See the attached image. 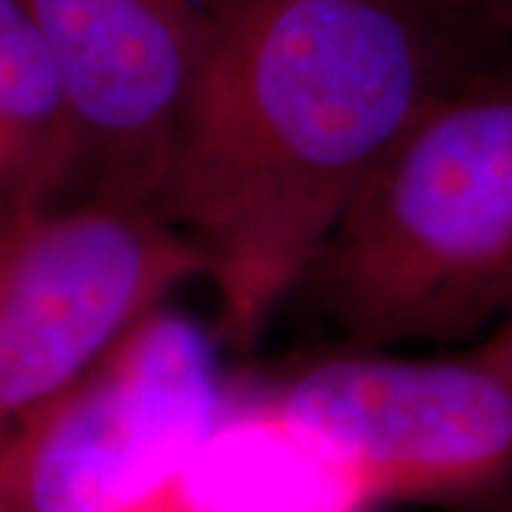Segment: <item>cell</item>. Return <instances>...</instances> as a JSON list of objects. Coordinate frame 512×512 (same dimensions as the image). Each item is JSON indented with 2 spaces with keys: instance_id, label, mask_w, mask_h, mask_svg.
Returning a JSON list of instances; mask_svg holds the SVG:
<instances>
[{
  "instance_id": "6da1fadb",
  "label": "cell",
  "mask_w": 512,
  "mask_h": 512,
  "mask_svg": "<svg viewBox=\"0 0 512 512\" xmlns=\"http://www.w3.org/2000/svg\"><path fill=\"white\" fill-rule=\"evenodd\" d=\"M510 37L458 0H208L154 211L191 239L245 350L407 128Z\"/></svg>"
},
{
  "instance_id": "7a4b0ae2",
  "label": "cell",
  "mask_w": 512,
  "mask_h": 512,
  "mask_svg": "<svg viewBox=\"0 0 512 512\" xmlns=\"http://www.w3.org/2000/svg\"><path fill=\"white\" fill-rule=\"evenodd\" d=\"M296 293L353 350L450 342L512 311V43L404 131Z\"/></svg>"
},
{
  "instance_id": "3957f363",
  "label": "cell",
  "mask_w": 512,
  "mask_h": 512,
  "mask_svg": "<svg viewBox=\"0 0 512 512\" xmlns=\"http://www.w3.org/2000/svg\"><path fill=\"white\" fill-rule=\"evenodd\" d=\"M214 330L157 308L0 430V512H185L234 410Z\"/></svg>"
},
{
  "instance_id": "277c9868",
  "label": "cell",
  "mask_w": 512,
  "mask_h": 512,
  "mask_svg": "<svg viewBox=\"0 0 512 512\" xmlns=\"http://www.w3.org/2000/svg\"><path fill=\"white\" fill-rule=\"evenodd\" d=\"M362 507L498 512L512 495V376L487 345L450 359L348 348L239 402Z\"/></svg>"
},
{
  "instance_id": "5b68a950",
  "label": "cell",
  "mask_w": 512,
  "mask_h": 512,
  "mask_svg": "<svg viewBox=\"0 0 512 512\" xmlns=\"http://www.w3.org/2000/svg\"><path fill=\"white\" fill-rule=\"evenodd\" d=\"M205 276L200 248L146 205L0 208V430Z\"/></svg>"
},
{
  "instance_id": "8992f818",
  "label": "cell",
  "mask_w": 512,
  "mask_h": 512,
  "mask_svg": "<svg viewBox=\"0 0 512 512\" xmlns=\"http://www.w3.org/2000/svg\"><path fill=\"white\" fill-rule=\"evenodd\" d=\"M83 151V194L154 208L208 0H26Z\"/></svg>"
},
{
  "instance_id": "52a82bcc",
  "label": "cell",
  "mask_w": 512,
  "mask_h": 512,
  "mask_svg": "<svg viewBox=\"0 0 512 512\" xmlns=\"http://www.w3.org/2000/svg\"><path fill=\"white\" fill-rule=\"evenodd\" d=\"M83 194V151L26 0H0V208Z\"/></svg>"
},
{
  "instance_id": "ba28073f",
  "label": "cell",
  "mask_w": 512,
  "mask_h": 512,
  "mask_svg": "<svg viewBox=\"0 0 512 512\" xmlns=\"http://www.w3.org/2000/svg\"><path fill=\"white\" fill-rule=\"evenodd\" d=\"M467 9H473L484 23H490L495 32L512 40V0H458Z\"/></svg>"
},
{
  "instance_id": "9c48e42d",
  "label": "cell",
  "mask_w": 512,
  "mask_h": 512,
  "mask_svg": "<svg viewBox=\"0 0 512 512\" xmlns=\"http://www.w3.org/2000/svg\"><path fill=\"white\" fill-rule=\"evenodd\" d=\"M487 348L493 350L495 356L501 359V365L510 370L512 376V311L504 316V322H501V328L495 330L493 336L484 342Z\"/></svg>"
},
{
  "instance_id": "30bf717a",
  "label": "cell",
  "mask_w": 512,
  "mask_h": 512,
  "mask_svg": "<svg viewBox=\"0 0 512 512\" xmlns=\"http://www.w3.org/2000/svg\"><path fill=\"white\" fill-rule=\"evenodd\" d=\"M194 512H308V510H274V507H205Z\"/></svg>"
},
{
  "instance_id": "8fae6325",
  "label": "cell",
  "mask_w": 512,
  "mask_h": 512,
  "mask_svg": "<svg viewBox=\"0 0 512 512\" xmlns=\"http://www.w3.org/2000/svg\"><path fill=\"white\" fill-rule=\"evenodd\" d=\"M498 512H512V495L507 498V501H504V504H501V510Z\"/></svg>"
}]
</instances>
